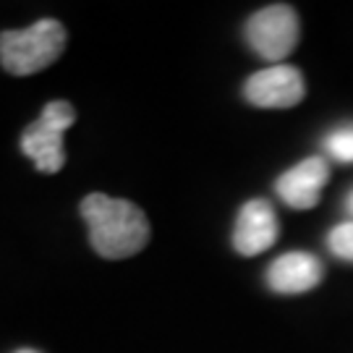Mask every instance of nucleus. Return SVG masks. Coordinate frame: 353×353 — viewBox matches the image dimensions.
Returning a JSON list of instances; mask_svg holds the SVG:
<instances>
[{
	"label": "nucleus",
	"mask_w": 353,
	"mask_h": 353,
	"mask_svg": "<svg viewBox=\"0 0 353 353\" xmlns=\"http://www.w3.org/2000/svg\"><path fill=\"white\" fill-rule=\"evenodd\" d=\"M81 217L89 228V243L102 259H126L139 254L150 241V220L141 207L108 194L81 199Z\"/></svg>",
	"instance_id": "obj_1"
},
{
	"label": "nucleus",
	"mask_w": 353,
	"mask_h": 353,
	"mask_svg": "<svg viewBox=\"0 0 353 353\" xmlns=\"http://www.w3.org/2000/svg\"><path fill=\"white\" fill-rule=\"evenodd\" d=\"M65 48V26L55 19H42L26 29H8L0 34V65L13 76H32L52 65Z\"/></svg>",
	"instance_id": "obj_2"
},
{
	"label": "nucleus",
	"mask_w": 353,
	"mask_h": 353,
	"mask_svg": "<svg viewBox=\"0 0 353 353\" xmlns=\"http://www.w3.org/2000/svg\"><path fill=\"white\" fill-rule=\"evenodd\" d=\"M76 123V110L71 102L52 100L42 108L34 123L21 134V152L37 165L39 173H58L65 165L63 134Z\"/></svg>",
	"instance_id": "obj_3"
},
{
	"label": "nucleus",
	"mask_w": 353,
	"mask_h": 353,
	"mask_svg": "<svg viewBox=\"0 0 353 353\" xmlns=\"http://www.w3.org/2000/svg\"><path fill=\"white\" fill-rule=\"evenodd\" d=\"M243 37L256 55L280 65V61L288 58V52L299 45V16L285 3L267 6L246 21Z\"/></svg>",
	"instance_id": "obj_4"
},
{
	"label": "nucleus",
	"mask_w": 353,
	"mask_h": 353,
	"mask_svg": "<svg viewBox=\"0 0 353 353\" xmlns=\"http://www.w3.org/2000/svg\"><path fill=\"white\" fill-rule=\"evenodd\" d=\"M306 94L303 76L296 65H270L246 81L243 97L256 108H293Z\"/></svg>",
	"instance_id": "obj_5"
},
{
	"label": "nucleus",
	"mask_w": 353,
	"mask_h": 353,
	"mask_svg": "<svg viewBox=\"0 0 353 353\" xmlns=\"http://www.w3.org/2000/svg\"><path fill=\"white\" fill-rule=\"evenodd\" d=\"M280 233L278 214L267 199H252L241 207L236 228H233V246L243 256H256L275 246Z\"/></svg>",
	"instance_id": "obj_6"
},
{
	"label": "nucleus",
	"mask_w": 353,
	"mask_h": 353,
	"mask_svg": "<svg viewBox=\"0 0 353 353\" xmlns=\"http://www.w3.org/2000/svg\"><path fill=\"white\" fill-rule=\"evenodd\" d=\"M330 181V165L325 157H306L288 173H283L275 183V191L283 202L293 210H312L319 204V194Z\"/></svg>",
	"instance_id": "obj_7"
},
{
	"label": "nucleus",
	"mask_w": 353,
	"mask_h": 353,
	"mask_svg": "<svg viewBox=\"0 0 353 353\" xmlns=\"http://www.w3.org/2000/svg\"><path fill=\"white\" fill-rule=\"evenodd\" d=\"M322 262L314 254L290 252L278 256L267 270V285L275 293H306L322 283Z\"/></svg>",
	"instance_id": "obj_8"
},
{
	"label": "nucleus",
	"mask_w": 353,
	"mask_h": 353,
	"mask_svg": "<svg viewBox=\"0 0 353 353\" xmlns=\"http://www.w3.org/2000/svg\"><path fill=\"white\" fill-rule=\"evenodd\" d=\"M325 147L338 163H353V123L335 128L325 139Z\"/></svg>",
	"instance_id": "obj_9"
},
{
	"label": "nucleus",
	"mask_w": 353,
	"mask_h": 353,
	"mask_svg": "<svg viewBox=\"0 0 353 353\" xmlns=\"http://www.w3.org/2000/svg\"><path fill=\"white\" fill-rule=\"evenodd\" d=\"M330 252L343 262H353V220L341 223L338 228L330 230Z\"/></svg>",
	"instance_id": "obj_10"
},
{
	"label": "nucleus",
	"mask_w": 353,
	"mask_h": 353,
	"mask_svg": "<svg viewBox=\"0 0 353 353\" xmlns=\"http://www.w3.org/2000/svg\"><path fill=\"white\" fill-rule=\"evenodd\" d=\"M16 353H39V351H34V348H21V351H16Z\"/></svg>",
	"instance_id": "obj_11"
},
{
	"label": "nucleus",
	"mask_w": 353,
	"mask_h": 353,
	"mask_svg": "<svg viewBox=\"0 0 353 353\" xmlns=\"http://www.w3.org/2000/svg\"><path fill=\"white\" fill-rule=\"evenodd\" d=\"M348 210L353 212V191H351V196H348Z\"/></svg>",
	"instance_id": "obj_12"
}]
</instances>
